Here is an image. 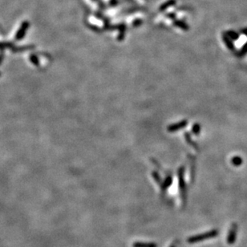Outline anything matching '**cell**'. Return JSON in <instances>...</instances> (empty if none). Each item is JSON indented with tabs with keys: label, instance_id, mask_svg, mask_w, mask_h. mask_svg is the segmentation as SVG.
I'll return each instance as SVG.
<instances>
[{
	"label": "cell",
	"instance_id": "277c9868",
	"mask_svg": "<svg viewBox=\"0 0 247 247\" xmlns=\"http://www.w3.org/2000/svg\"><path fill=\"white\" fill-rule=\"evenodd\" d=\"M28 26H29V23H28L27 22L23 23V25H22L21 28H20V30L18 32V37H22V36L24 35L25 31L27 30V28H28Z\"/></svg>",
	"mask_w": 247,
	"mask_h": 247
},
{
	"label": "cell",
	"instance_id": "6da1fadb",
	"mask_svg": "<svg viewBox=\"0 0 247 247\" xmlns=\"http://www.w3.org/2000/svg\"><path fill=\"white\" fill-rule=\"evenodd\" d=\"M218 231L217 230H213V231H210V232H207L205 234H199V235H196V236L191 237L189 238L188 239V242L189 243H195V242H199V241H204V240H206V239L209 238H214L218 235Z\"/></svg>",
	"mask_w": 247,
	"mask_h": 247
},
{
	"label": "cell",
	"instance_id": "7a4b0ae2",
	"mask_svg": "<svg viewBox=\"0 0 247 247\" xmlns=\"http://www.w3.org/2000/svg\"><path fill=\"white\" fill-rule=\"evenodd\" d=\"M237 234V226L235 224L232 225L230 231H229V235L227 237V242L229 245H231L233 243H234L235 238H236Z\"/></svg>",
	"mask_w": 247,
	"mask_h": 247
},
{
	"label": "cell",
	"instance_id": "3957f363",
	"mask_svg": "<svg viewBox=\"0 0 247 247\" xmlns=\"http://www.w3.org/2000/svg\"><path fill=\"white\" fill-rule=\"evenodd\" d=\"M133 247H157V245L153 243L136 242L133 244Z\"/></svg>",
	"mask_w": 247,
	"mask_h": 247
},
{
	"label": "cell",
	"instance_id": "5b68a950",
	"mask_svg": "<svg viewBox=\"0 0 247 247\" xmlns=\"http://www.w3.org/2000/svg\"><path fill=\"white\" fill-rule=\"evenodd\" d=\"M171 247H177V246H176V245H173V246H171Z\"/></svg>",
	"mask_w": 247,
	"mask_h": 247
}]
</instances>
